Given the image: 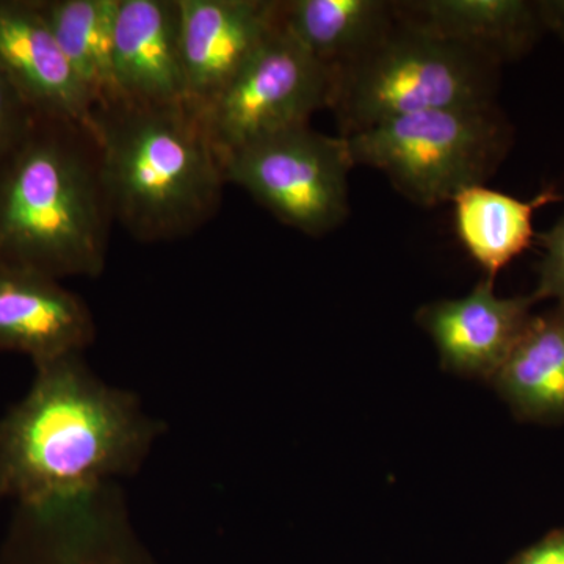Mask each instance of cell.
<instances>
[{"label":"cell","mask_w":564,"mask_h":564,"mask_svg":"<svg viewBox=\"0 0 564 564\" xmlns=\"http://www.w3.org/2000/svg\"><path fill=\"white\" fill-rule=\"evenodd\" d=\"M345 139L355 165L372 166L411 202L433 207L485 184L502 162L510 131L488 104L404 115Z\"/></svg>","instance_id":"cell-5"},{"label":"cell","mask_w":564,"mask_h":564,"mask_svg":"<svg viewBox=\"0 0 564 564\" xmlns=\"http://www.w3.org/2000/svg\"><path fill=\"white\" fill-rule=\"evenodd\" d=\"M50 540L40 564H135L109 545L101 521L85 513L35 521Z\"/></svg>","instance_id":"cell-18"},{"label":"cell","mask_w":564,"mask_h":564,"mask_svg":"<svg viewBox=\"0 0 564 564\" xmlns=\"http://www.w3.org/2000/svg\"><path fill=\"white\" fill-rule=\"evenodd\" d=\"M500 392L527 415L564 411V306L532 318L502 369L492 378Z\"/></svg>","instance_id":"cell-17"},{"label":"cell","mask_w":564,"mask_h":564,"mask_svg":"<svg viewBox=\"0 0 564 564\" xmlns=\"http://www.w3.org/2000/svg\"><path fill=\"white\" fill-rule=\"evenodd\" d=\"M185 98L203 110L280 24L272 0H180Z\"/></svg>","instance_id":"cell-8"},{"label":"cell","mask_w":564,"mask_h":564,"mask_svg":"<svg viewBox=\"0 0 564 564\" xmlns=\"http://www.w3.org/2000/svg\"><path fill=\"white\" fill-rule=\"evenodd\" d=\"M395 21L381 0H284L280 22L304 50L337 69L370 50Z\"/></svg>","instance_id":"cell-15"},{"label":"cell","mask_w":564,"mask_h":564,"mask_svg":"<svg viewBox=\"0 0 564 564\" xmlns=\"http://www.w3.org/2000/svg\"><path fill=\"white\" fill-rule=\"evenodd\" d=\"M533 299H500L494 280L478 282L463 299L422 307L417 322L432 336L445 369L492 380L529 328Z\"/></svg>","instance_id":"cell-10"},{"label":"cell","mask_w":564,"mask_h":564,"mask_svg":"<svg viewBox=\"0 0 564 564\" xmlns=\"http://www.w3.org/2000/svg\"><path fill=\"white\" fill-rule=\"evenodd\" d=\"M333 69L281 22L225 90L199 110L220 159L274 133L310 124L329 109Z\"/></svg>","instance_id":"cell-7"},{"label":"cell","mask_w":564,"mask_h":564,"mask_svg":"<svg viewBox=\"0 0 564 564\" xmlns=\"http://www.w3.org/2000/svg\"><path fill=\"white\" fill-rule=\"evenodd\" d=\"M355 166L345 137L310 124L254 141L223 159L226 181L245 188L278 220L307 236L339 228Z\"/></svg>","instance_id":"cell-6"},{"label":"cell","mask_w":564,"mask_h":564,"mask_svg":"<svg viewBox=\"0 0 564 564\" xmlns=\"http://www.w3.org/2000/svg\"><path fill=\"white\" fill-rule=\"evenodd\" d=\"M39 115L0 69V166L20 148Z\"/></svg>","instance_id":"cell-19"},{"label":"cell","mask_w":564,"mask_h":564,"mask_svg":"<svg viewBox=\"0 0 564 564\" xmlns=\"http://www.w3.org/2000/svg\"><path fill=\"white\" fill-rule=\"evenodd\" d=\"M111 221L95 133L39 115L0 166V265L99 276Z\"/></svg>","instance_id":"cell-2"},{"label":"cell","mask_w":564,"mask_h":564,"mask_svg":"<svg viewBox=\"0 0 564 564\" xmlns=\"http://www.w3.org/2000/svg\"><path fill=\"white\" fill-rule=\"evenodd\" d=\"M536 237L545 252L533 299H556L564 306V214L554 228Z\"/></svg>","instance_id":"cell-20"},{"label":"cell","mask_w":564,"mask_h":564,"mask_svg":"<svg viewBox=\"0 0 564 564\" xmlns=\"http://www.w3.org/2000/svg\"><path fill=\"white\" fill-rule=\"evenodd\" d=\"M95 336L87 304L61 280L0 265V351L20 352L39 366L84 352Z\"/></svg>","instance_id":"cell-11"},{"label":"cell","mask_w":564,"mask_h":564,"mask_svg":"<svg viewBox=\"0 0 564 564\" xmlns=\"http://www.w3.org/2000/svg\"><path fill=\"white\" fill-rule=\"evenodd\" d=\"M113 74L121 102L187 104L180 0H120Z\"/></svg>","instance_id":"cell-12"},{"label":"cell","mask_w":564,"mask_h":564,"mask_svg":"<svg viewBox=\"0 0 564 564\" xmlns=\"http://www.w3.org/2000/svg\"><path fill=\"white\" fill-rule=\"evenodd\" d=\"M39 6L95 111L121 102L113 74L120 0H39Z\"/></svg>","instance_id":"cell-16"},{"label":"cell","mask_w":564,"mask_h":564,"mask_svg":"<svg viewBox=\"0 0 564 564\" xmlns=\"http://www.w3.org/2000/svg\"><path fill=\"white\" fill-rule=\"evenodd\" d=\"M562 199L554 187L521 202L485 184L463 188L452 199L455 231L464 250L494 280L513 259L532 247L533 215Z\"/></svg>","instance_id":"cell-14"},{"label":"cell","mask_w":564,"mask_h":564,"mask_svg":"<svg viewBox=\"0 0 564 564\" xmlns=\"http://www.w3.org/2000/svg\"><path fill=\"white\" fill-rule=\"evenodd\" d=\"M392 6L399 20L500 63L527 50L541 21L538 7L522 0H419Z\"/></svg>","instance_id":"cell-13"},{"label":"cell","mask_w":564,"mask_h":564,"mask_svg":"<svg viewBox=\"0 0 564 564\" xmlns=\"http://www.w3.org/2000/svg\"><path fill=\"white\" fill-rule=\"evenodd\" d=\"M538 11H540L541 21L564 39V0L541 3Z\"/></svg>","instance_id":"cell-22"},{"label":"cell","mask_w":564,"mask_h":564,"mask_svg":"<svg viewBox=\"0 0 564 564\" xmlns=\"http://www.w3.org/2000/svg\"><path fill=\"white\" fill-rule=\"evenodd\" d=\"M161 423L139 399L104 383L77 355L35 366L21 402L0 419V499L41 511L135 473Z\"/></svg>","instance_id":"cell-1"},{"label":"cell","mask_w":564,"mask_h":564,"mask_svg":"<svg viewBox=\"0 0 564 564\" xmlns=\"http://www.w3.org/2000/svg\"><path fill=\"white\" fill-rule=\"evenodd\" d=\"M516 564H564V534L530 549Z\"/></svg>","instance_id":"cell-21"},{"label":"cell","mask_w":564,"mask_h":564,"mask_svg":"<svg viewBox=\"0 0 564 564\" xmlns=\"http://www.w3.org/2000/svg\"><path fill=\"white\" fill-rule=\"evenodd\" d=\"M113 221L140 242H169L212 220L228 184L199 110L118 102L96 110Z\"/></svg>","instance_id":"cell-3"},{"label":"cell","mask_w":564,"mask_h":564,"mask_svg":"<svg viewBox=\"0 0 564 564\" xmlns=\"http://www.w3.org/2000/svg\"><path fill=\"white\" fill-rule=\"evenodd\" d=\"M0 69L36 115L95 133V106L39 0H0Z\"/></svg>","instance_id":"cell-9"},{"label":"cell","mask_w":564,"mask_h":564,"mask_svg":"<svg viewBox=\"0 0 564 564\" xmlns=\"http://www.w3.org/2000/svg\"><path fill=\"white\" fill-rule=\"evenodd\" d=\"M499 66L484 52L395 17L370 50L333 70L329 109L340 135L350 137L419 111L488 106Z\"/></svg>","instance_id":"cell-4"}]
</instances>
